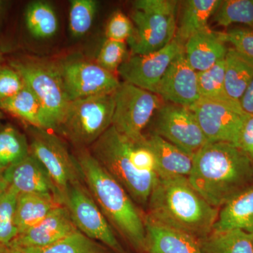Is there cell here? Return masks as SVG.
Masks as SVG:
<instances>
[{"instance_id":"obj_1","label":"cell","mask_w":253,"mask_h":253,"mask_svg":"<svg viewBox=\"0 0 253 253\" xmlns=\"http://www.w3.org/2000/svg\"><path fill=\"white\" fill-rule=\"evenodd\" d=\"M190 184L213 207L223 206L253 186V161L228 143H208L194 155Z\"/></svg>"},{"instance_id":"obj_2","label":"cell","mask_w":253,"mask_h":253,"mask_svg":"<svg viewBox=\"0 0 253 253\" xmlns=\"http://www.w3.org/2000/svg\"><path fill=\"white\" fill-rule=\"evenodd\" d=\"M89 149L134 202L141 207H147L158 176L154 156L145 134L141 140H133L111 126Z\"/></svg>"},{"instance_id":"obj_3","label":"cell","mask_w":253,"mask_h":253,"mask_svg":"<svg viewBox=\"0 0 253 253\" xmlns=\"http://www.w3.org/2000/svg\"><path fill=\"white\" fill-rule=\"evenodd\" d=\"M146 217L197 240L213 231L219 210L208 204L186 177L161 178L153 188Z\"/></svg>"},{"instance_id":"obj_4","label":"cell","mask_w":253,"mask_h":253,"mask_svg":"<svg viewBox=\"0 0 253 253\" xmlns=\"http://www.w3.org/2000/svg\"><path fill=\"white\" fill-rule=\"evenodd\" d=\"M83 182L110 224L139 253H146L144 215L128 193L88 149L76 156Z\"/></svg>"},{"instance_id":"obj_5","label":"cell","mask_w":253,"mask_h":253,"mask_svg":"<svg viewBox=\"0 0 253 253\" xmlns=\"http://www.w3.org/2000/svg\"><path fill=\"white\" fill-rule=\"evenodd\" d=\"M179 1L137 0L132 4V35L127 41L131 55L159 51L174 39Z\"/></svg>"},{"instance_id":"obj_6","label":"cell","mask_w":253,"mask_h":253,"mask_svg":"<svg viewBox=\"0 0 253 253\" xmlns=\"http://www.w3.org/2000/svg\"><path fill=\"white\" fill-rule=\"evenodd\" d=\"M114 107L113 94L73 100L56 131L77 149H89L112 126Z\"/></svg>"},{"instance_id":"obj_7","label":"cell","mask_w":253,"mask_h":253,"mask_svg":"<svg viewBox=\"0 0 253 253\" xmlns=\"http://www.w3.org/2000/svg\"><path fill=\"white\" fill-rule=\"evenodd\" d=\"M112 126L133 140L144 137V130L164 101L158 95L123 82L113 93Z\"/></svg>"},{"instance_id":"obj_8","label":"cell","mask_w":253,"mask_h":253,"mask_svg":"<svg viewBox=\"0 0 253 253\" xmlns=\"http://www.w3.org/2000/svg\"><path fill=\"white\" fill-rule=\"evenodd\" d=\"M11 66L44 106L56 131L71 102L56 65L40 61H14Z\"/></svg>"},{"instance_id":"obj_9","label":"cell","mask_w":253,"mask_h":253,"mask_svg":"<svg viewBox=\"0 0 253 253\" xmlns=\"http://www.w3.org/2000/svg\"><path fill=\"white\" fill-rule=\"evenodd\" d=\"M64 205L82 234L99 244L101 243L114 253H126L112 226L83 181H76L68 186L65 194Z\"/></svg>"},{"instance_id":"obj_10","label":"cell","mask_w":253,"mask_h":253,"mask_svg":"<svg viewBox=\"0 0 253 253\" xmlns=\"http://www.w3.org/2000/svg\"><path fill=\"white\" fill-rule=\"evenodd\" d=\"M30 151L45 168L64 199L68 186L83 181L77 159L54 133L32 126Z\"/></svg>"},{"instance_id":"obj_11","label":"cell","mask_w":253,"mask_h":253,"mask_svg":"<svg viewBox=\"0 0 253 253\" xmlns=\"http://www.w3.org/2000/svg\"><path fill=\"white\" fill-rule=\"evenodd\" d=\"M56 66L71 101L113 94L121 84L116 74L78 55L68 56Z\"/></svg>"},{"instance_id":"obj_12","label":"cell","mask_w":253,"mask_h":253,"mask_svg":"<svg viewBox=\"0 0 253 253\" xmlns=\"http://www.w3.org/2000/svg\"><path fill=\"white\" fill-rule=\"evenodd\" d=\"M189 108L208 143H228L239 148L240 133L248 116L241 105L201 98Z\"/></svg>"},{"instance_id":"obj_13","label":"cell","mask_w":253,"mask_h":253,"mask_svg":"<svg viewBox=\"0 0 253 253\" xmlns=\"http://www.w3.org/2000/svg\"><path fill=\"white\" fill-rule=\"evenodd\" d=\"M154 118L152 132L188 154L194 155L208 143L189 107L165 102Z\"/></svg>"},{"instance_id":"obj_14","label":"cell","mask_w":253,"mask_h":253,"mask_svg":"<svg viewBox=\"0 0 253 253\" xmlns=\"http://www.w3.org/2000/svg\"><path fill=\"white\" fill-rule=\"evenodd\" d=\"M184 51V44L174 39L159 51L130 55L118 68V74L126 83L155 94L173 60Z\"/></svg>"},{"instance_id":"obj_15","label":"cell","mask_w":253,"mask_h":253,"mask_svg":"<svg viewBox=\"0 0 253 253\" xmlns=\"http://www.w3.org/2000/svg\"><path fill=\"white\" fill-rule=\"evenodd\" d=\"M155 94L166 103L189 107L201 99L198 73L190 66L184 51L173 60Z\"/></svg>"},{"instance_id":"obj_16","label":"cell","mask_w":253,"mask_h":253,"mask_svg":"<svg viewBox=\"0 0 253 253\" xmlns=\"http://www.w3.org/2000/svg\"><path fill=\"white\" fill-rule=\"evenodd\" d=\"M10 187L19 194L44 196L64 205V199L45 168L31 153L18 164L2 173ZM65 206V205H64Z\"/></svg>"},{"instance_id":"obj_17","label":"cell","mask_w":253,"mask_h":253,"mask_svg":"<svg viewBox=\"0 0 253 253\" xmlns=\"http://www.w3.org/2000/svg\"><path fill=\"white\" fill-rule=\"evenodd\" d=\"M66 206L55 208L41 221L18 234L9 248H41L49 246L78 232Z\"/></svg>"},{"instance_id":"obj_18","label":"cell","mask_w":253,"mask_h":253,"mask_svg":"<svg viewBox=\"0 0 253 253\" xmlns=\"http://www.w3.org/2000/svg\"><path fill=\"white\" fill-rule=\"evenodd\" d=\"M146 143L154 155L158 177H189L194 165V155L151 132Z\"/></svg>"},{"instance_id":"obj_19","label":"cell","mask_w":253,"mask_h":253,"mask_svg":"<svg viewBox=\"0 0 253 253\" xmlns=\"http://www.w3.org/2000/svg\"><path fill=\"white\" fill-rule=\"evenodd\" d=\"M225 44L219 32L208 28L188 39L184 53L190 66L196 72H203L224 59L228 49Z\"/></svg>"},{"instance_id":"obj_20","label":"cell","mask_w":253,"mask_h":253,"mask_svg":"<svg viewBox=\"0 0 253 253\" xmlns=\"http://www.w3.org/2000/svg\"><path fill=\"white\" fill-rule=\"evenodd\" d=\"M146 253H202L199 241L185 233L151 221L144 215Z\"/></svg>"},{"instance_id":"obj_21","label":"cell","mask_w":253,"mask_h":253,"mask_svg":"<svg viewBox=\"0 0 253 253\" xmlns=\"http://www.w3.org/2000/svg\"><path fill=\"white\" fill-rule=\"evenodd\" d=\"M221 0H185L179 1L177 27L174 39L185 44L189 38L208 26Z\"/></svg>"},{"instance_id":"obj_22","label":"cell","mask_w":253,"mask_h":253,"mask_svg":"<svg viewBox=\"0 0 253 253\" xmlns=\"http://www.w3.org/2000/svg\"><path fill=\"white\" fill-rule=\"evenodd\" d=\"M244 231L253 234V186L220 208L213 231Z\"/></svg>"},{"instance_id":"obj_23","label":"cell","mask_w":253,"mask_h":253,"mask_svg":"<svg viewBox=\"0 0 253 253\" xmlns=\"http://www.w3.org/2000/svg\"><path fill=\"white\" fill-rule=\"evenodd\" d=\"M0 109L26 121L32 126L52 130L44 106L26 84L17 94L0 101Z\"/></svg>"},{"instance_id":"obj_24","label":"cell","mask_w":253,"mask_h":253,"mask_svg":"<svg viewBox=\"0 0 253 253\" xmlns=\"http://www.w3.org/2000/svg\"><path fill=\"white\" fill-rule=\"evenodd\" d=\"M224 74L226 94L240 103L253 80V59L235 48H229L224 58Z\"/></svg>"},{"instance_id":"obj_25","label":"cell","mask_w":253,"mask_h":253,"mask_svg":"<svg viewBox=\"0 0 253 253\" xmlns=\"http://www.w3.org/2000/svg\"><path fill=\"white\" fill-rule=\"evenodd\" d=\"M60 206L63 205L50 198L36 194H18L15 212V224L18 234L36 225Z\"/></svg>"},{"instance_id":"obj_26","label":"cell","mask_w":253,"mask_h":253,"mask_svg":"<svg viewBox=\"0 0 253 253\" xmlns=\"http://www.w3.org/2000/svg\"><path fill=\"white\" fill-rule=\"evenodd\" d=\"M198 241L202 253H253V234L239 229L212 231Z\"/></svg>"},{"instance_id":"obj_27","label":"cell","mask_w":253,"mask_h":253,"mask_svg":"<svg viewBox=\"0 0 253 253\" xmlns=\"http://www.w3.org/2000/svg\"><path fill=\"white\" fill-rule=\"evenodd\" d=\"M27 137L13 126L0 129V173L12 167L30 154Z\"/></svg>"},{"instance_id":"obj_28","label":"cell","mask_w":253,"mask_h":253,"mask_svg":"<svg viewBox=\"0 0 253 253\" xmlns=\"http://www.w3.org/2000/svg\"><path fill=\"white\" fill-rule=\"evenodd\" d=\"M26 23L32 36L38 39H46L54 36L59 22L54 9L44 1H33L26 11Z\"/></svg>"},{"instance_id":"obj_29","label":"cell","mask_w":253,"mask_h":253,"mask_svg":"<svg viewBox=\"0 0 253 253\" xmlns=\"http://www.w3.org/2000/svg\"><path fill=\"white\" fill-rule=\"evenodd\" d=\"M16 249L21 253H107L104 246L79 231L44 247Z\"/></svg>"},{"instance_id":"obj_30","label":"cell","mask_w":253,"mask_h":253,"mask_svg":"<svg viewBox=\"0 0 253 253\" xmlns=\"http://www.w3.org/2000/svg\"><path fill=\"white\" fill-rule=\"evenodd\" d=\"M198 82L201 99L240 104L231 99L226 94L224 59L207 71L198 73Z\"/></svg>"},{"instance_id":"obj_31","label":"cell","mask_w":253,"mask_h":253,"mask_svg":"<svg viewBox=\"0 0 253 253\" xmlns=\"http://www.w3.org/2000/svg\"><path fill=\"white\" fill-rule=\"evenodd\" d=\"M217 26L239 23L253 29V0H224L212 18Z\"/></svg>"},{"instance_id":"obj_32","label":"cell","mask_w":253,"mask_h":253,"mask_svg":"<svg viewBox=\"0 0 253 253\" xmlns=\"http://www.w3.org/2000/svg\"><path fill=\"white\" fill-rule=\"evenodd\" d=\"M70 4V31L76 38H81L91 27L98 3L94 0H72Z\"/></svg>"},{"instance_id":"obj_33","label":"cell","mask_w":253,"mask_h":253,"mask_svg":"<svg viewBox=\"0 0 253 253\" xmlns=\"http://www.w3.org/2000/svg\"><path fill=\"white\" fill-rule=\"evenodd\" d=\"M18 195V193L9 186L0 197V243L8 247L18 234L15 224Z\"/></svg>"},{"instance_id":"obj_34","label":"cell","mask_w":253,"mask_h":253,"mask_svg":"<svg viewBox=\"0 0 253 253\" xmlns=\"http://www.w3.org/2000/svg\"><path fill=\"white\" fill-rule=\"evenodd\" d=\"M126 54V42L106 39L98 53L96 63L101 68L115 74L127 58Z\"/></svg>"},{"instance_id":"obj_35","label":"cell","mask_w":253,"mask_h":253,"mask_svg":"<svg viewBox=\"0 0 253 253\" xmlns=\"http://www.w3.org/2000/svg\"><path fill=\"white\" fill-rule=\"evenodd\" d=\"M221 41L230 43L243 54L253 59V29L250 28H233L224 33H219Z\"/></svg>"},{"instance_id":"obj_36","label":"cell","mask_w":253,"mask_h":253,"mask_svg":"<svg viewBox=\"0 0 253 253\" xmlns=\"http://www.w3.org/2000/svg\"><path fill=\"white\" fill-rule=\"evenodd\" d=\"M134 26L126 14L116 11L112 15L106 26V39L126 42L132 35Z\"/></svg>"},{"instance_id":"obj_37","label":"cell","mask_w":253,"mask_h":253,"mask_svg":"<svg viewBox=\"0 0 253 253\" xmlns=\"http://www.w3.org/2000/svg\"><path fill=\"white\" fill-rule=\"evenodd\" d=\"M26 84L12 67L0 66V101L17 94Z\"/></svg>"},{"instance_id":"obj_38","label":"cell","mask_w":253,"mask_h":253,"mask_svg":"<svg viewBox=\"0 0 253 253\" xmlns=\"http://www.w3.org/2000/svg\"><path fill=\"white\" fill-rule=\"evenodd\" d=\"M239 148L253 161V115L248 114L240 133Z\"/></svg>"},{"instance_id":"obj_39","label":"cell","mask_w":253,"mask_h":253,"mask_svg":"<svg viewBox=\"0 0 253 253\" xmlns=\"http://www.w3.org/2000/svg\"><path fill=\"white\" fill-rule=\"evenodd\" d=\"M240 105L245 112L253 115V80L240 100Z\"/></svg>"},{"instance_id":"obj_40","label":"cell","mask_w":253,"mask_h":253,"mask_svg":"<svg viewBox=\"0 0 253 253\" xmlns=\"http://www.w3.org/2000/svg\"><path fill=\"white\" fill-rule=\"evenodd\" d=\"M9 186L7 181L5 180L2 174L0 173V197L6 192V190L9 189Z\"/></svg>"},{"instance_id":"obj_41","label":"cell","mask_w":253,"mask_h":253,"mask_svg":"<svg viewBox=\"0 0 253 253\" xmlns=\"http://www.w3.org/2000/svg\"><path fill=\"white\" fill-rule=\"evenodd\" d=\"M9 247L0 243V253H6Z\"/></svg>"},{"instance_id":"obj_42","label":"cell","mask_w":253,"mask_h":253,"mask_svg":"<svg viewBox=\"0 0 253 253\" xmlns=\"http://www.w3.org/2000/svg\"><path fill=\"white\" fill-rule=\"evenodd\" d=\"M6 253H21L18 249H14V248H9Z\"/></svg>"},{"instance_id":"obj_43","label":"cell","mask_w":253,"mask_h":253,"mask_svg":"<svg viewBox=\"0 0 253 253\" xmlns=\"http://www.w3.org/2000/svg\"><path fill=\"white\" fill-rule=\"evenodd\" d=\"M2 1H0V16H1V10H2Z\"/></svg>"},{"instance_id":"obj_44","label":"cell","mask_w":253,"mask_h":253,"mask_svg":"<svg viewBox=\"0 0 253 253\" xmlns=\"http://www.w3.org/2000/svg\"><path fill=\"white\" fill-rule=\"evenodd\" d=\"M1 109H0V120L1 119V118H2L3 117V114H2V113H1Z\"/></svg>"},{"instance_id":"obj_45","label":"cell","mask_w":253,"mask_h":253,"mask_svg":"<svg viewBox=\"0 0 253 253\" xmlns=\"http://www.w3.org/2000/svg\"><path fill=\"white\" fill-rule=\"evenodd\" d=\"M1 54H2V52H1V48H0V59H1Z\"/></svg>"}]
</instances>
